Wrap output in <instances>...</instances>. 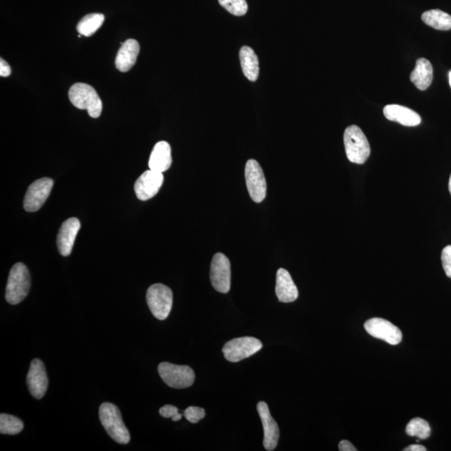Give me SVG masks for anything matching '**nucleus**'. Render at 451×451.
Instances as JSON below:
<instances>
[{"instance_id": "f257e3e1", "label": "nucleus", "mask_w": 451, "mask_h": 451, "mask_svg": "<svg viewBox=\"0 0 451 451\" xmlns=\"http://www.w3.org/2000/svg\"><path fill=\"white\" fill-rule=\"evenodd\" d=\"M99 416L101 424L112 439L121 445L129 443L130 432L124 424L119 408L112 403H103L100 407Z\"/></svg>"}, {"instance_id": "f03ea898", "label": "nucleus", "mask_w": 451, "mask_h": 451, "mask_svg": "<svg viewBox=\"0 0 451 451\" xmlns=\"http://www.w3.org/2000/svg\"><path fill=\"white\" fill-rule=\"evenodd\" d=\"M31 289V275L24 264L18 263L12 268L8 275L6 298L12 305H18L26 298Z\"/></svg>"}, {"instance_id": "7ed1b4c3", "label": "nucleus", "mask_w": 451, "mask_h": 451, "mask_svg": "<svg viewBox=\"0 0 451 451\" xmlns=\"http://www.w3.org/2000/svg\"><path fill=\"white\" fill-rule=\"evenodd\" d=\"M344 142L349 162L364 164L369 158V143L359 126L353 125L345 130Z\"/></svg>"}, {"instance_id": "20e7f679", "label": "nucleus", "mask_w": 451, "mask_h": 451, "mask_svg": "<svg viewBox=\"0 0 451 451\" xmlns=\"http://www.w3.org/2000/svg\"><path fill=\"white\" fill-rule=\"evenodd\" d=\"M69 99L75 107L86 109L92 118H98L102 112V101L94 88L88 84H74L69 91Z\"/></svg>"}, {"instance_id": "39448f33", "label": "nucleus", "mask_w": 451, "mask_h": 451, "mask_svg": "<svg viewBox=\"0 0 451 451\" xmlns=\"http://www.w3.org/2000/svg\"><path fill=\"white\" fill-rule=\"evenodd\" d=\"M146 302L154 317L159 320H165L171 310L174 294L167 286L155 284L147 290Z\"/></svg>"}, {"instance_id": "423d86ee", "label": "nucleus", "mask_w": 451, "mask_h": 451, "mask_svg": "<svg viewBox=\"0 0 451 451\" xmlns=\"http://www.w3.org/2000/svg\"><path fill=\"white\" fill-rule=\"evenodd\" d=\"M158 372L162 381L174 389H185L192 386L195 381V373L187 365L163 362L158 366Z\"/></svg>"}, {"instance_id": "0eeeda50", "label": "nucleus", "mask_w": 451, "mask_h": 451, "mask_svg": "<svg viewBox=\"0 0 451 451\" xmlns=\"http://www.w3.org/2000/svg\"><path fill=\"white\" fill-rule=\"evenodd\" d=\"M263 344L254 337H242L229 341L222 349L223 355L227 360L237 362L255 355Z\"/></svg>"}, {"instance_id": "6e6552de", "label": "nucleus", "mask_w": 451, "mask_h": 451, "mask_svg": "<svg viewBox=\"0 0 451 451\" xmlns=\"http://www.w3.org/2000/svg\"><path fill=\"white\" fill-rule=\"evenodd\" d=\"M245 178L248 193L252 201L262 202L267 195V183L262 167L256 160H248L245 167Z\"/></svg>"}, {"instance_id": "1a4fd4ad", "label": "nucleus", "mask_w": 451, "mask_h": 451, "mask_svg": "<svg viewBox=\"0 0 451 451\" xmlns=\"http://www.w3.org/2000/svg\"><path fill=\"white\" fill-rule=\"evenodd\" d=\"M210 280L219 293H227L231 289V264L221 252L215 254L211 263Z\"/></svg>"}, {"instance_id": "9d476101", "label": "nucleus", "mask_w": 451, "mask_h": 451, "mask_svg": "<svg viewBox=\"0 0 451 451\" xmlns=\"http://www.w3.org/2000/svg\"><path fill=\"white\" fill-rule=\"evenodd\" d=\"M367 332L374 338L385 341L391 345H397L402 341V332L398 327L386 319L374 318L365 323Z\"/></svg>"}, {"instance_id": "9b49d317", "label": "nucleus", "mask_w": 451, "mask_h": 451, "mask_svg": "<svg viewBox=\"0 0 451 451\" xmlns=\"http://www.w3.org/2000/svg\"><path fill=\"white\" fill-rule=\"evenodd\" d=\"M54 181L50 178H41L29 185L24 197V206L27 212H36L42 206L52 192Z\"/></svg>"}, {"instance_id": "f8f14e48", "label": "nucleus", "mask_w": 451, "mask_h": 451, "mask_svg": "<svg viewBox=\"0 0 451 451\" xmlns=\"http://www.w3.org/2000/svg\"><path fill=\"white\" fill-rule=\"evenodd\" d=\"M26 381L29 393L33 397L37 399L43 398L49 385L47 373L43 362L38 359L33 360Z\"/></svg>"}, {"instance_id": "ddd939ff", "label": "nucleus", "mask_w": 451, "mask_h": 451, "mask_svg": "<svg viewBox=\"0 0 451 451\" xmlns=\"http://www.w3.org/2000/svg\"><path fill=\"white\" fill-rule=\"evenodd\" d=\"M163 181L162 172L146 171L135 183V192L138 199L147 201L154 197L162 188Z\"/></svg>"}, {"instance_id": "4468645a", "label": "nucleus", "mask_w": 451, "mask_h": 451, "mask_svg": "<svg viewBox=\"0 0 451 451\" xmlns=\"http://www.w3.org/2000/svg\"><path fill=\"white\" fill-rule=\"evenodd\" d=\"M257 408H258L263 427L264 448L268 451L274 450L277 448L278 440H280V428H278L275 420L273 418L266 403L263 402H259Z\"/></svg>"}, {"instance_id": "2eb2a0df", "label": "nucleus", "mask_w": 451, "mask_h": 451, "mask_svg": "<svg viewBox=\"0 0 451 451\" xmlns=\"http://www.w3.org/2000/svg\"><path fill=\"white\" fill-rule=\"evenodd\" d=\"M79 229H81V222L77 218L71 217L63 222L57 236L58 250L62 256H69L72 252Z\"/></svg>"}, {"instance_id": "dca6fc26", "label": "nucleus", "mask_w": 451, "mask_h": 451, "mask_svg": "<svg viewBox=\"0 0 451 451\" xmlns=\"http://www.w3.org/2000/svg\"><path fill=\"white\" fill-rule=\"evenodd\" d=\"M276 295L282 303H292L298 297V290L292 277L284 268L278 269L276 277Z\"/></svg>"}, {"instance_id": "f3484780", "label": "nucleus", "mask_w": 451, "mask_h": 451, "mask_svg": "<svg viewBox=\"0 0 451 451\" xmlns=\"http://www.w3.org/2000/svg\"><path fill=\"white\" fill-rule=\"evenodd\" d=\"M140 45L136 40L130 39L122 43L116 58V67L121 72H128L136 64Z\"/></svg>"}, {"instance_id": "a211bd4d", "label": "nucleus", "mask_w": 451, "mask_h": 451, "mask_svg": "<svg viewBox=\"0 0 451 451\" xmlns=\"http://www.w3.org/2000/svg\"><path fill=\"white\" fill-rule=\"evenodd\" d=\"M383 115L388 120L398 122L404 126H416L421 122L419 114L398 105H386L383 109Z\"/></svg>"}, {"instance_id": "6ab92c4d", "label": "nucleus", "mask_w": 451, "mask_h": 451, "mask_svg": "<svg viewBox=\"0 0 451 451\" xmlns=\"http://www.w3.org/2000/svg\"><path fill=\"white\" fill-rule=\"evenodd\" d=\"M171 149L167 142H159L151 151L149 160V168L159 172L169 169L171 166Z\"/></svg>"}, {"instance_id": "aec40b11", "label": "nucleus", "mask_w": 451, "mask_h": 451, "mask_svg": "<svg viewBox=\"0 0 451 451\" xmlns=\"http://www.w3.org/2000/svg\"><path fill=\"white\" fill-rule=\"evenodd\" d=\"M411 81L420 91L428 89L433 81V67L427 59L421 58L411 75Z\"/></svg>"}, {"instance_id": "412c9836", "label": "nucleus", "mask_w": 451, "mask_h": 451, "mask_svg": "<svg viewBox=\"0 0 451 451\" xmlns=\"http://www.w3.org/2000/svg\"><path fill=\"white\" fill-rule=\"evenodd\" d=\"M243 75L250 82H256L259 77V61L254 50L243 46L239 53Z\"/></svg>"}, {"instance_id": "4be33fe9", "label": "nucleus", "mask_w": 451, "mask_h": 451, "mask_svg": "<svg viewBox=\"0 0 451 451\" xmlns=\"http://www.w3.org/2000/svg\"><path fill=\"white\" fill-rule=\"evenodd\" d=\"M423 22L439 31H450L451 29V16L440 10H431L425 12L421 16Z\"/></svg>"}, {"instance_id": "5701e85b", "label": "nucleus", "mask_w": 451, "mask_h": 451, "mask_svg": "<svg viewBox=\"0 0 451 451\" xmlns=\"http://www.w3.org/2000/svg\"><path fill=\"white\" fill-rule=\"evenodd\" d=\"M105 16L102 14L87 15L79 21L77 25V31L79 35L90 37L102 26Z\"/></svg>"}, {"instance_id": "b1692460", "label": "nucleus", "mask_w": 451, "mask_h": 451, "mask_svg": "<svg viewBox=\"0 0 451 451\" xmlns=\"http://www.w3.org/2000/svg\"><path fill=\"white\" fill-rule=\"evenodd\" d=\"M23 421L15 416L0 415V433L3 435L15 436L23 431Z\"/></svg>"}, {"instance_id": "393cba45", "label": "nucleus", "mask_w": 451, "mask_h": 451, "mask_svg": "<svg viewBox=\"0 0 451 451\" xmlns=\"http://www.w3.org/2000/svg\"><path fill=\"white\" fill-rule=\"evenodd\" d=\"M406 431L408 436H415L420 440H427L431 436V427L427 421L421 418H415L407 425Z\"/></svg>"}, {"instance_id": "a878e982", "label": "nucleus", "mask_w": 451, "mask_h": 451, "mask_svg": "<svg viewBox=\"0 0 451 451\" xmlns=\"http://www.w3.org/2000/svg\"><path fill=\"white\" fill-rule=\"evenodd\" d=\"M218 1L231 15L243 16L247 14L248 6L246 0H218Z\"/></svg>"}, {"instance_id": "bb28decb", "label": "nucleus", "mask_w": 451, "mask_h": 451, "mask_svg": "<svg viewBox=\"0 0 451 451\" xmlns=\"http://www.w3.org/2000/svg\"><path fill=\"white\" fill-rule=\"evenodd\" d=\"M184 416L190 423L197 424L204 418L206 412L201 407L190 406L184 411Z\"/></svg>"}, {"instance_id": "cd10ccee", "label": "nucleus", "mask_w": 451, "mask_h": 451, "mask_svg": "<svg viewBox=\"0 0 451 451\" xmlns=\"http://www.w3.org/2000/svg\"><path fill=\"white\" fill-rule=\"evenodd\" d=\"M441 261L446 276L451 278V245L446 246L442 251Z\"/></svg>"}, {"instance_id": "c85d7f7f", "label": "nucleus", "mask_w": 451, "mask_h": 451, "mask_svg": "<svg viewBox=\"0 0 451 451\" xmlns=\"http://www.w3.org/2000/svg\"><path fill=\"white\" fill-rule=\"evenodd\" d=\"M160 415H161L164 418H174L176 415H178V408H176L174 406H170V404H167V406L160 408Z\"/></svg>"}, {"instance_id": "c756f323", "label": "nucleus", "mask_w": 451, "mask_h": 451, "mask_svg": "<svg viewBox=\"0 0 451 451\" xmlns=\"http://www.w3.org/2000/svg\"><path fill=\"white\" fill-rule=\"evenodd\" d=\"M10 66H8V63L4 61L3 59H1V60H0V75H1L2 77H10Z\"/></svg>"}, {"instance_id": "7c9ffc66", "label": "nucleus", "mask_w": 451, "mask_h": 451, "mask_svg": "<svg viewBox=\"0 0 451 451\" xmlns=\"http://www.w3.org/2000/svg\"><path fill=\"white\" fill-rule=\"evenodd\" d=\"M340 451H357V449L349 441H340L339 445Z\"/></svg>"}, {"instance_id": "2f4dec72", "label": "nucleus", "mask_w": 451, "mask_h": 451, "mask_svg": "<svg viewBox=\"0 0 451 451\" xmlns=\"http://www.w3.org/2000/svg\"><path fill=\"white\" fill-rule=\"evenodd\" d=\"M427 449L423 445H412L408 446L406 449H404V451H427Z\"/></svg>"}, {"instance_id": "473e14b6", "label": "nucleus", "mask_w": 451, "mask_h": 451, "mask_svg": "<svg viewBox=\"0 0 451 451\" xmlns=\"http://www.w3.org/2000/svg\"><path fill=\"white\" fill-rule=\"evenodd\" d=\"M449 190H450V192L451 194V175H450V181H449Z\"/></svg>"}, {"instance_id": "72a5a7b5", "label": "nucleus", "mask_w": 451, "mask_h": 451, "mask_svg": "<svg viewBox=\"0 0 451 451\" xmlns=\"http://www.w3.org/2000/svg\"><path fill=\"white\" fill-rule=\"evenodd\" d=\"M449 81H450V85L451 86V71H450V72L449 74Z\"/></svg>"}]
</instances>
